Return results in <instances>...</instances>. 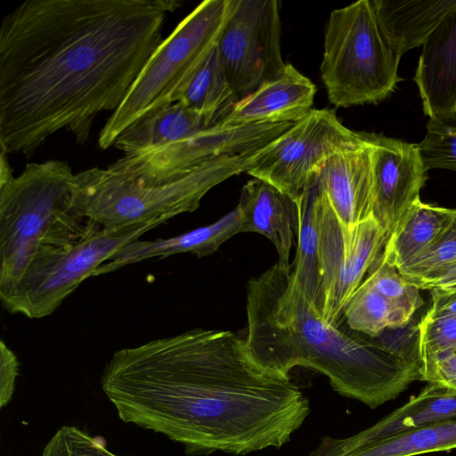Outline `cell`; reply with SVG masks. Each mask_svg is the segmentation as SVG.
<instances>
[{
  "label": "cell",
  "instance_id": "f546056e",
  "mask_svg": "<svg viewBox=\"0 0 456 456\" xmlns=\"http://www.w3.org/2000/svg\"><path fill=\"white\" fill-rule=\"evenodd\" d=\"M366 279L378 292L412 314L424 304L420 289L406 281L395 267L385 263L381 255L370 267Z\"/></svg>",
  "mask_w": 456,
  "mask_h": 456
},
{
  "label": "cell",
  "instance_id": "d6a6232c",
  "mask_svg": "<svg viewBox=\"0 0 456 456\" xmlns=\"http://www.w3.org/2000/svg\"><path fill=\"white\" fill-rule=\"evenodd\" d=\"M421 380L456 390V348L436 362Z\"/></svg>",
  "mask_w": 456,
  "mask_h": 456
},
{
  "label": "cell",
  "instance_id": "603a6c76",
  "mask_svg": "<svg viewBox=\"0 0 456 456\" xmlns=\"http://www.w3.org/2000/svg\"><path fill=\"white\" fill-rule=\"evenodd\" d=\"M456 217V208L417 202L388 238L382 260L397 270L428 249Z\"/></svg>",
  "mask_w": 456,
  "mask_h": 456
},
{
  "label": "cell",
  "instance_id": "6da1fadb",
  "mask_svg": "<svg viewBox=\"0 0 456 456\" xmlns=\"http://www.w3.org/2000/svg\"><path fill=\"white\" fill-rule=\"evenodd\" d=\"M174 0H27L0 26V147L30 158L66 130L86 143L163 41Z\"/></svg>",
  "mask_w": 456,
  "mask_h": 456
},
{
  "label": "cell",
  "instance_id": "30bf717a",
  "mask_svg": "<svg viewBox=\"0 0 456 456\" xmlns=\"http://www.w3.org/2000/svg\"><path fill=\"white\" fill-rule=\"evenodd\" d=\"M281 31L276 0H231L216 49L237 102L284 70Z\"/></svg>",
  "mask_w": 456,
  "mask_h": 456
},
{
  "label": "cell",
  "instance_id": "7402d4cb",
  "mask_svg": "<svg viewBox=\"0 0 456 456\" xmlns=\"http://www.w3.org/2000/svg\"><path fill=\"white\" fill-rule=\"evenodd\" d=\"M456 419V390L435 383L428 385L407 403L373 426L346 438V445H358L437 421Z\"/></svg>",
  "mask_w": 456,
  "mask_h": 456
},
{
  "label": "cell",
  "instance_id": "4316f807",
  "mask_svg": "<svg viewBox=\"0 0 456 456\" xmlns=\"http://www.w3.org/2000/svg\"><path fill=\"white\" fill-rule=\"evenodd\" d=\"M456 264V217L441 236L419 256L398 269L411 284L420 288Z\"/></svg>",
  "mask_w": 456,
  "mask_h": 456
},
{
  "label": "cell",
  "instance_id": "52a82bcc",
  "mask_svg": "<svg viewBox=\"0 0 456 456\" xmlns=\"http://www.w3.org/2000/svg\"><path fill=\"white\" fill-rule=\"evenodd\" d=\"M231 0H205L175 28L150 57L120 106L98 138L105 150L145 113L175 102L187 80L216 44Z\"/></svg>",
  "mask_w": 456,
  "mask_h": 456
},
{
  "label": "cell",
  "instance_id": "d4e9b609",
  "mask_svg": "<svg viewBox=\"0 0 456 456\" xmlns=\"http://www.w3.org/2000/svg\"><path fill=\"white\" fill-rule=\"evenodd\" d=\"M317 175L312 178L296 200L297 205V249L294 260L290 264L292 279L314 307L320 288V236L316 212L319 187Z\"/></svg>",
  "mask_w": 456,
  "mask_h": 456
},
{
  "label": "cell",
  "instance_id": "7a4b0ae2",
  "mask_svg": "<svg viewBox=\"0 0 456 456\" xmlns=\"http://www.w3.org/2000/svg\"><path fill=\"white\" fill-rule=\"evenodd\" d=\"M101 386L123 422L191 455L280 449L311 412L290 377L262 367L229 330L195 328L119 349Z\"/></svg>",
  "mask_w": 456,
  "mask_h": 456
},
{
  "label": "cell",
  "instance_id": "1f68e13d",
  "mask_svg": "<svg viewBox=\"0 0 456 456\" xmlns=\"http://www.w3.org/2000/svg\"><path fill=\"white\" fill-rule=\"evenodd\" d=\"M19 361L14 352L4 343L0 342V406L4 407L12 400L17 377Z\"/></svg>",
  "mask_w": 456,
  "mask_h": 456
},
{
  "label": "cell",
  "instance_id": "8fae6325",
  "mask_svg": "<svg viewBox=\"0 0 456 456\" xmlns=\"http://www.w3.org/2000/svg\"><path fill=\"white\" fill-rule=\"evenodd\" d=\"M365 134L346 127L333 110L313 109L276 139L247 173L297 200L332 155L358 144Z\"/></svg>",
  "mask_w": 456,
  "mask_h": 456
},
{
  "label": "cell",
  "instance_id": "e0dca14e",
  "mask_svg": "<svg viewBox=\"0 0 456 456\" xmlns=\"http://www.w3.org/2000/svg\"><path fill=\"white\" fill-rule=\"evenodd\" d=\"M238 208L240 232H256L274 245L277 263L289 268V256L297 232V201L271 183L257 178L242 188Z\"/></svg>",
  "mask_w": 456,
  "mask_h": 456
},
{
  "label": "cell",
  "instance_id": "836d02e7",
  "mask_svg": "<svg viewBox=\"0 0 456 456\" xmlns=\"http://www.w3.org/2000/svg\"><path fill=\"white\" fill-rule=\"evenodd\" d=\"M431 305L424 317L432 318L456 314V292L430 291Z\"/></svg>",
  "mask_w": 456,
  "mask_h": 456
},
{
  "label": "cell",
  "instance_id": "5bb4252c",
  "mask_svg": "<svg viewBox=\"0 0 456 456\" xmlns=\"http://www.w3.org/2000/svg\"><path fill=\"white\" fill-rule=\"evenodd\" d=\"M321 187L339 220L353 226L372 216L370 134L363 141L332 155L318 173Z\"/></svg>",
  "mask_w": 456,
  "mask_h": 456
},
{
  "label": "cell",
  "instance_id": "cb8c5ba5",
  "mask_svg": "<svg viewBox=\"0 0 456 456\" xmlns=\"http://www.w3.org/2000/svg\"><path fill=\"white\" fill-rule=\"evenodd\" d=\"M200 114L210 126L223 124L237 101L216 49L208 51L177 95L176 101Z\"/></svg>",
  "mask_w": 456,
  "mask_h": 456
},
{
  "label": "cell",
  "instance_id": "8992f818",
  "mask_svg": "<svg viewBox=\"0 0 456 456\" xmlns=\"http://www.w3.org/2000/svg\"><path fill=\"white\" fill-rule=\"evenodd\" d=\"M400 59L385 40L370 0L330 12L320 70L333 105L347 108L385 100L401 80Z\"/></svg>",
  "mask_w": 456,
  "mask_h": 456
},
{
  "label": "cell",
  "instance_id": "5b68a950",
  "mask_svg": "<svg viewBox=\"0 0 456 456\" xmlns=\"http://www.w3.org/2000/svg\"><path fill=\"white\" fill-rule=\"evenodd\" d=\"M74 176L66 161L50 159L0 182V289L38 250L70 246L88 231L74 202Z\"/></svg>",
  "mask_w": 456,
  "mask_h": 456
},
{
  "label": "cell",
  "instance_id": "44dd1931",
  "mask_svg": "<svg viewBox=\"0 0 456 456\" xmlns=\"http://www.w3.org/2000/svg\"><path fill=\"white\" fill-rule=\"evenodd\" d=\"M208 126L197 112L180 102L154 109L127 126L114 145L126 154L142 152L190 137Z\"/></svg>",
  "mask_w": 456,
  "mask_h": 456
},
{
  "label": "cell",
  "instance_id": "484cf974",
  "mask_svg": "<svg viewBox=\"0 0 456 456\" xmlns=\"http://www.w3.org/2000/svg\"><path fill=\"white\" fill-rule=\"evenodd\" d=\"M412 315L378 292L366 278L350 297L343 311L344 321L350 329L371 338L387 329L406 326Z\"/></svg>",
  "mask_w": 456,
  "mask_h": 456
},
{
  "label": "cell",
  "instance_id": "4fadbf2b",
  "mask_svg": "<svg viewBox=\"0 0 456 456\" xmlns=\"http://www.w3.org/2000/svg\"><path fill=\"white\" fill-rule=\"evenodd\" d=\"M372 167V217L387 240L420 200L428 172L418 145L370 134Z\"/></svg>",
  "mask_w": 456,
  "mask_h": 456
},
{
  "label": "cell",
  "instance_id": "83f0119b",
  "mask_svg": "<svg viewBox=\"0 0 456 456\" xmlns=\"http://www.w3.org/2000/svg\"><path fill=\"white\" fill-rule=\"evenodd\" d=\"M456 348V314L424 317L417 326L416 351L421 377Z\"/></svg>",
  "mask_w": 456,
  "mask_h": 456
},
{
  "label": "cell",
  "instance_id": "9c48e42d",
  "mask_svg": "<svg viewBox=\"0 0 456 456\" xmlns=\"http://www.w3.org/2000/svg\"><path fill=\"white\" fill-rule=\"evenodd\" d=\"M318 184L320 288L314 308L324 322L338 324L344 320L343 311L348 299L380 256L387 237L372 216L353 226L344 224L319 179Z\"/></svg>",
  "mask_w": 456,
  "mask_h": 456
},
{
  "label": "cell",
  "instance_id": "ba28073f",
  "mask_svg": "<svg viewBox=\"0 0 456 456\" xmlns=\"http://www.w3.org/2000/svg\"><path fill=\"white\" fill-rule=\"evenodd\" d=\"M88 222L89 229L81 240L68 247L38 250L19 279L0 289L2 305L9 314L29 319L52 314L119 248L153 229L109 231Z\"/></svg>",
  "mask_w": 456,
  "mask_h": 456
},
{
  "label": "cell",
  "instance_id": "9a60e30c",
  "mask_svg": "<svg viewBox=\"0 0 456 456\" xmlns=\"http://www.w3.org/2000/svg\"><path fill=\"white\" fill-rule=\"evenodd\" d=\"M413 80L426 116L456 118V8L423 44Z\"/></svg>",
  "mask_w": 456,
  "mask_h": 456
},
{
  "label": "cell",
  "instance_id": "277c9868",
  "mask_svg": "<svg viewBox=\"0 0 456 456\" xmlns=\"http://www.w3.org/2000/svg\"><path fill=\"white\" fill-rule=\"evenodd\" d=\"M286 131V126H280L163 183H144L108 168L86 169L74 176L75 205L87 221L109 231L154 229L176 216L193 212L212 188L248 172Z\"/></svg>",
  "mask_w": 456,
  "mask_h": 456
},
{
  "label": "cell",
  "instance_id": "ac0fdd59",
  "mask_svg": "<svg viewBox=\"0 0 456 456\" xmlns=\"http://www.w3.org/2000/svg\"><path fill=\"white\" fill-rule=\"evenodd\" d=\"M241 226V214L238 206L210 224L165 239L154 240H135L119 248L94 276L108 274L126 265L148 259H162L182 253L198 257L215 253L220 246L237 233Z\"/></svg>",
  "mask_w": 456,
  "mask_h": 456
},
{
  "label": "cell",
  "instance_id": "e575fe53",
  "mask_svg": "<svg viewBox=\"0 0 456 456\" xmlns=\"http://www.w3.org/2000/svg\"><path fill=\"white\" fill-rule=\"evenodd\" d=\"M420 289L442 293L456 292V264L438 278L424 284Z\"/></svg>",
  "mask_w": 456,
  "mask_h": 456
},
{
  "label": "cell",
  "instance_id": "7c38bea8",
  "mask_svg": "<svg viewBox=\"0 0 456 456\" xmlns=\"http://www.w3.org/2000/svg\"><path fill=\"white\" fill-rule=\"evenodd\" d=\"M283 123L224 126L142 152L126 154L107 168L144 183L182 176L205 163L277 128Z\"/></svg>",
  "mask_w": 456,
  "mask_h": 456
},
{
  "label": "cell",
  "instance_id": "4dcf8cb0",
  "mask_svg": "<svg viewBox=\"0 0 456 456\" xmlns=\"http://www.w3.org/2000/svg\"><path fill=\"white\" fill-rule=\"evenodd\" d=\"M41 456H118L101 438L74 426L60 428L47 442Z\"/></svg>",
  "mask_w": 456,
  "mask_h": 456
},
{
  "label": "cell",
  "instance_id": "ffe728a7",
  "mask_svg": "<svg viewBox=\"0 0 456 456\" xmlns=\"http://www.w3.org/2000/svg\"><path fill=\"white\" fill-rule=\"evenodd\" d=\"M456 449V419L434 422L358 445L329 436L308 456H416Z\"/></svg>",
  "mask_w": 456,
  "mask_h": 456
},
{
  "label": "cell",
  "instance_id": "3957f363",
  "mask_svg": "<svg viewBox=\"0 0 456 456\" xmlns=\"http://www.w3.org/2000/svg\"><path fill=\"white\" fill-rule=\"evenodd\" d=\"M245 341L265 369L289 376L302 366L330 381L343 396L374 409L420 380L416 357L350 329L324 322L278 263L249 279Z\"/></svg>",
  "mask_w": 456,
  "mask_h": 456
},
{
  "label": "cell",
  "instance_id": "f1b7e54d",
  "mask_svg": "<svg viewBox=\"0 0 456 456\" xmlns=\"http://www.w3.org/2000/svg\"><path fill=\"white\" fill-rule=\"evenodd\" d=\"M426 127L425 137L417 144L426 170L456 171V118H429Z\"/></svg>",
  "mask_w": 456,
  "mask_h": 456
},
{
  "label": "cell",
  "instance_id": "2e32d148",
  "mask_svg": "<svg viewBox=\"0 0 456 456\" xmlns=\"http://www.w3.org/2000/svg\"><path fill=\"white\" fill-rule=\"evenodd\" d=\"M316 87L291 64L276 78L264 83L236 102L222 125L297 123L313 109Z\"/></svg>",
  "mask_w": 456,
  "mask_h": 456
},
{
  "label": "cell",
  "instance_id": "d6986e66",
  "mask_svg": "<svg viewBox=\"0 0 456 456\" xmlns=\"http://www.w3.org/2000/svg\"><path fill=\"white\" fill-rule=\"evenodd\" d=\"M379 29L400 57L423 45L437 25L456 8V0H370Z\"/></svg>",
  "mask_w": 456,
  "mask_h": 456
}]
</instances>
